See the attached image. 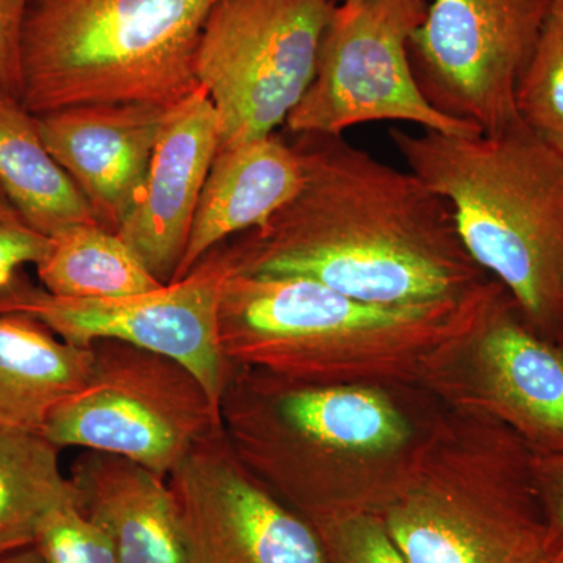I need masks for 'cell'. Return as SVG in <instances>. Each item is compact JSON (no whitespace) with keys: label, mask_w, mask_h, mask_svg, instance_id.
<instances>
[{"label":"cell","mask_w":563,"mask_h":563,"mask_svg":"<svg viewBox=\"0 0 563 563\" xmlns=\"http://www.w3.org/2000/svg\"><path fill=\"white\" fill-rule=\"evenodd\" d=\"M291 136L301 187L261 228L222 243L232 272L302 277L380 306L455 302L477 265L446 199L343 135Z\"/></svg>","instance_id":"obj_1"},{"label":"cell","mask_w":563,"mask_h":563,"mask_svg":"<svg viewBox=\"0 0 563 563\" xmlns=\"http://www.w3.org/2000/svg\"><path fill=\"white\" fill-rule=\"evenodd\" d=\"M407 168L453 210L470 257L529 324L558 331L563 306V154L526 124L462 136L390 129Z\"/></svg>","instance_id":"obj_2"},{"label":"cell","mask_w":563,"mask_h":563,"mask_svg":"<svg viewBox=\"0 0 563 563\" xmlns=\"http://www.w3.org/2000/svg\"><path fill=\"white\" fill-rule=\"evenodd\" d=\"M218 0H31L20 101L33 114L85 103L172 107L199 87L195 57Z\"/></svg>","instance_id":"obj_3"},{"label":"cell","mask_w":563,"mask_h":563,"mask_svg":"<svg viewBox=\"0 0 563 563\" xmlns=\"http://www.w3.org/2000/svg\"><path fill=\"white\" fill-rule=\"evenodd\" d=\"M87 380L52 410L43 435L60 448L101 451L168 479L220 410L181 363L118 340L91 344Z\"/></svg>","instance_id":"obj_4"},{"label":"cell","mask_w":563,"mask_h":563,"mask_svg":"<svg viewBox=\"0 0 563 563\" xmlns=\"http://www.w3.org/2000/svg\"><path fill=\"white\" fill-rule=\"evenodd\" d=\"M339 0H218L195 77L220 120L221 144L274 135L312 84Z\"/></svg>","instance_id":"obj_5"},{"label":"cell","mask_w":563,"mask_h":563,"mask_svg":"<svg viewBox=\"0 0 563 563\" xmlns=\"http://www.w3.org/2000/svg\"><path fill=\"white\" fill-rule=\"evenodd\" d=\"M431 0H339L322 35L312 84L285 122L290 135H343L374 121L473 136L479 131L433 109L418 88L409 43Z\"/></svg>","instance_id":"obj_6"},{"label":"cell","mask_w":563,"mask_h":563,"mask_svg":"<svg viewBox=\"0 0 563 563\" xmlns=\"http://www.w3.org/2000/svg\"><path fill=\"white\" fill-rule=\"evenodd\" d=\"M551 2L431 0L409 43L426 101L485 135L525 124L515 96Z\"/></svg>","instance_id":"obj_7"},{"label":"cell","mask_w":563,"mask_h":563,"mask_svg":"<svg viewBox=\"0 0 563 563\" xmlns=\"http://www.w3.org/2000/svg\"><path fill=\"white\" fill-rule=\"evenodd\" d=\"M231 274L221 244L181 279L122 298H62L18 277L0 291V313L27 314L76 346L118 340L174 358L198 377L220 410L229 362L221 350L218 310Z\"/></svg>","instance_id":"obj_8"},{"label":"cell","mask_w":563,"mask_h":563,"mask_svg":"<svg viewBox=\"0 0 563 563\" xmlns=\"http://www.w3.org/2000/svg\"><path fill=\"white\" fill-rule=\"evenodd\" d=\"M455 302L380 306L357 301L302 277L232 273L222 287L218 333L225 361L262 363L288 374L313 369L320 350L350 336L409 331L431 324Z\"/></svg>","instance_id":"obj_9"},{"label":"cell","mask_w":563,"mask_h":563,"mask_svg":"<svg viewBox=\"0 0 563 563\" xmlns=\"http://www.w3.org/2000/svg\"><path fill=\"white\" fill-rule=\"evenodd\" d=\"M188 563H329L317 529L252 476L222 428L168 476Z\"/></svg>","instance_id":"obj_10"},{"label":"cell","mask_w":563,"mask_h":563,"mask_svg":"<svg viewBox=\"0 0 563 563\" xmlns=\"http://www.w3.org/2000/svg\"><path fill=\"white\" fill-rule=\"evenodd\" d=\"M172 107L85 103L35 114L47 150L107 231H120L139 202Z\"/></svg>","instance_id":"obj_11"},{"label":"cell","mask_w":563,"mask_h":563,"mask_svg":"<svg viewBox=\"0 0 563 563\" xmlns=\"http://www.w3.org/2000/svg\"><path fill=\"white\" fill-rule=\"evenodd\" d=\"M220 144V120L202 87L169 109L144 190L117 232L162 284L179 269Z\"/></svg>","instance_id":"obj_12"},{"label":"cell","mask_w":563,"mask_h":563,"mask_svg":"<svg viewBox=\"0 0 563 563\" xmlns=\"http://www.w3.org/2000/svg\"><path fill=\"white\" fill-rule=\"evenodd\" d=\"M76 506L118 563H188L168 479L121 455L85 450L70 466Z\"/></svg>","instance_id":"obj_13"},{"label":"cell","mask_w":563,"mask_h":563,"mask_svg":"<svg viewBox=\"0 0 563 563\" xmlns=\"http://www.w3.org/2000/svg\"><path fill=\"white\" fill-rule=\"evenodd\" d=\"M301 181L298 152L276 133L220 146L174 280L187 276L203 255L231 236L265 224L298 192Z\"/></svg>","instance_id":"obj_14"},{"label":"cell","mask_w":563,"mask_h":563,"mask_svg":"<svg viewBox=\"0 0 563 563\" xmlns=\"http://www.w3.org/2000/svg\"><path fill=\"white\" fill-rule=\"evenodd\" d=\"M509 310H496L481 340L488 387L507 412L563 454V347Z\"/></svg>","instance_id":"obj_15"},{"label":"cell","mask_w":563,"mask_h":563,"mask_svg":"<svg viewBox=\"0 0 563 563\" xmlns=\"http://www.w3.org/2000/svg\"><path fill=\"white\" fill-rule=\"evenodd\" d=\"M90 347L27 314L0 313V429L43 432L52 410L90 374Z\"/></svg>","instance_id":"obj_16"},{"label":"cell","mask_w":563,"mask_h":563,"mask_svg":"<svg viewBox=\"0 0 563 563\" xmlns=\"http://www.w3.org/2000/svg\"><path fill=\"white\" fill-rule=\"evenodd\" d=\"M0 188L43 235L52 236L73 225L99 224L87 199L47 150L35 114L20 98L3 90Z\"/></svg>","instance_id":"obj_17"},{"label":"cell","mask_w":563,"mask_h":563,"mask_svg":"<svg viewBox=\"0 0 563 563\" xmlns=\"http://www.w3.org/2000/svg\"><path fill=\"white\" fill-rule=\"evenodd\" d=\"M36 272L44 290L62 298H122L165 285L118 233L99 224L73 225L49 236Z\"/></svg>","instance_id":"obj_18"},{"label":"cell","mask_w":563,"mask_h":563,"mask_svg":"<svg viewBox=\"0 0 563 563\" xmlns=\"http://www.w3.org/2000/svg\"><path fill=\"white\" fill-rule=\"evenodd\" d=\"M60 451L43 433L0 429V555L33 547L46 518L76 499Z\"/></svg>","instance_id":"obj_19"},{"label":"cell","mask_w":563,"mask_h":563,"mask_svg":"<svg viewBox=\"0 0 563 563\" xmlns=\"http://www.w3.org/2000/svg\"><path fill=\"white\" fill-rule=\"evenodd\" d=\"M515 101L526 128L563 154V0L551 2Z\"/></svg>","instance_id":"obj_20"},{"label":"cell","mask_w":563,"mask_h":563,"mask_svg":"<svg viewBox=\"0 0 563 563\" xmlns=\"http://www.w3.org/2000/svg\"><path fill=\"white\" fill-rule=\"evenodd\" d=\"M383 521L407 563H507L455 531L432 499L399 504Z\"/></svg>","instance_id":"obj_21"},{"label":"cell","mask_w":563,"mask_h":563,"mask_svg":"<svg viewBox=\"0 0 563 563\" xmlns=\"http://www.w3.org/2000/svg\"><path fill=\"white\" fill-rule=\"evenodd\" d=\"M329 563H407L383 520L366 514L336 515L310 521Z\"/></svg>","instance_id":"obj_22"},{"label":"cell","mask_w":563,"mask_h":563,"mask_svg":"<svg viewBox=\"0 0 563 563\" xmlns=\"http://www.w3.org/2000/svg\"><path fill=\"white\" fill-rule=\"evenodd\" d=\"M33 547L43 563H118L109 540L84 517L76 499L46 518Z\"/></svg>","instance_id":"obj_23"},{"label":"cell","mask_w":563,"mask_h":563,"mask_svg":"<svg viewBox=\"0 0 563 563\" xmlns=\"http://www.w3.org/2000/svg\"><path fill=\"white\" fill-rule=\"evenodd\" d=\"M49 236L36 231L0 188V291L18 279L21 266L38 265Z\"/></svg>","instance_id":"obj_24"},{"label":"cell","mask_w":563,"mask_h":563,"mask_svg":"<svg viewBox=\"0 0 563 563\" xmlns=\"http://www.w3.org/2000/svg\"><path fill=\"white\" fill-rule=\"evenodd\" d=\"M31 0H0V90L18 96L21 41Z\"/></svg>","instance_id":"obj_25"},{"label":"cell","mask_w":563,"mask_h":563,"mask_svg":"<svg viewBox=\"0 0 563 563\" xmlns=\"http://www.w3.org/2000/svg\"><path fill=\"white\" fill-rule=\"evenodd\" d=\"M540 476H544L547 531L563 542V459L559 462H550V465L544 466L543 472H540Z\"/></svg>","instance_id":"obj_26"},{"label":"cell","mask_w":563,"mask_h":563,"mask_svg":"<svg viewBox=\"0 0 563 563\" xmlns=\"http://www.w3.org/2000/svg\"><path fill=\"white\" fill-rule=\"evenodd\" d=\"M517 563H563V542L550 532Z\"/></svg>","instance_id":"obj_27"},{"label":"cell","mask_w":563,"mask_h":563,"mask_svg":"<svg viewBox=\"0 0 563 563\" xmlns=\"http://www.w3.org/2000/svg\"><path fill=\"white\" fill-rule=\"evenodd\" d=\"M0 563H43L35 547L13 551V553L0 555Z\"/></svg>","instance_id":"obj_28"},{"label":"cell","mask_w":563,"mask_h":563,"mask_svg":"<svg viewBox=\"0 0 563 563\" xmlns=\"http://www.w3.org/2000/svg\"><path fill=\"white\" fill-rule=\"evenodd\" d=\"M558 331L563 332V306H562V312H561V320H559V329Z\"/></svg>","instance_id":"obj_29"}]
</instances>
